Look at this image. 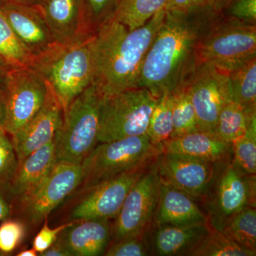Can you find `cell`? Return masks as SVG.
<instances>
[{"label": "cell", "mask_w": 256, "mask_h": 256, "mask_svg": "<svg viewBox=\"0 0 256 256\" xmlns=\"http://www.w3.org/2000/svg\"><path fill=\"white\" fill-rule=\"evenodd\" d=\"M217 10L212 6L165 10L164 22L143 62L138 86L158 98L183 86L200 64L198 42Z\"/></svg>", "instance_id": "obj_1"}, {"label": "cell", "mask_w": 256, "mask_h": 256, "mask_svg": "<svg viewBox=\"0 0 256 256\" xmlns=\"http://www.w3.org/2000/svg\"><path fill=\"white\" fill-rule=\"evenodd\" d=\"M165 14L164 9L160 10L143 26L133 30L111 18L96 32L92 42V84L104 100L139 87L143 62Z\"/></svg>", "instance_id": "obj_2"}, {"label": "cell", "mask_w": 256, "mask_h": 256, "mask_svg": "<svg viewBox=\"0 0 256 256\" xmlns=\"http://www.w3.org/2000/svg\"><path fill=\"white\" fill-rule=\"evenodd\" d=\"M94 37L73 44H57L32 60V68L44 79L63 112L94 82Z\"/></svg>", "instance_id": "obj_3"}, {"label": "cell", "mask_w": 256, "mask_h": 256, "mask_svg": "<svg viewBox=\"0 0 256 256\" xmlns=\"http://www.w3.org/2000/svg\"><path fill=\"white\" fill-rule=\"evenodd\" d=\"M102 100L92 84L63 112L54 138L57 162L82 164L97 146Z\"/></svg>", "instance_id": "obj_4"}, {"label": "cell", "mask_w": 256, "mask_h": 256, "mask_svg": "<svg viewBox=\"0 0 256 256\" xmlns=\"http://www.w3.org/2000/svg\"><path fill=\"white\" fill-rule=\"evenodd\" d=\"M200 64H212L230 72L256 56V25L215 12L198 42Z\"/></svg>", "instance_id": "obj_5"}, {"label": "cell", "mask_w": 256, "mask_h": 256, "mask_svg": "<svg viewBox=\"0 0 256 256\" xmlns=\"http://www.w3.org/2000/svg\"><path fill=\"white\" fill-rule=\"evenodd\" d=\"M100 143L80 164L82 182L88 188L126 172L152 164L164 152L162 144H153L146 133Z\"/></svg>", "instance_id": "obj_6"}, {"label": "cell", "mask_w": 256, "mask_h": 256, "mask_svg": "<svg viewBox=\"0 0 256 256\" xmlns=\"http://www.w3.org/2000/svg\"><path fill=\"white\" fill-rule=\"evenodd\" d=\"M158 99L146 88L136 87L102 100L98 142L146 134Z\"/></svg>", "instance_id": "obj_7"}, {"label": "cell", "mask_w": 256, "mask_h": 256, "mask_svg": "<svg viewBox=\"0 0 256 256\" xmlns=\"http://www.w3.org/2000/svg\"><path fill=\"white\" fill-rule=\"evenodd\" d=\"M203 203L208 226L220 232L230 216L247 207L256 206V175L242 174L230 161L226 163Z\"/></svg>", "instance_id": "obj_8"}, {"label": "cell", "mask_w": 256, "mask_h": 256, "mask_svg": "<svg viewBox=\"0 0 256 256\" xmlns=\"http://www.w3.org/2000/svg\"><path fill=\"white\" fill-rule=\"evenodd\" d=\"M6 107L5 131L13 136L40 110L48 86L32 67L10 69L2 87Z\"/></svg>", "instance_id": "obj_9"}, {"label": "cell", "mask_w": 256, "mask_h": 256, "mask_svg": "<svg viewBox=\"0 0 256 256\" xmlns=\"http://www.w3.org/2000/svg\"><path fill=\"white\" fill-rule=\"evenodd\" d=\"M160 180L156 162L128 192L112 226L114 242L149 233L154 226Z\"/></svg>", "instance_id": "obj_10"}, {"label": "cell", "mask_w": 256, "mask_h": 256, "mask_svg": "<svg viewBox=\"0 0 256 256\" xmlns=\"http://www.w3.org/2000/svg\"><path fill=\"white\" fill-rule=\"evenodd\" d=\"M156 164L160 182L184 192L194 201L203 202L226 163L163 152Z\"/></svg>", "instance_id": "obj_11"}, {"label": "cell", "mask_w": 256, "mask_h": 256, "mask_svg": "<svg viewBox=\"0 0 256 256\" xmlns=\"http://www.w3.org/2000/svg\"><path fill=\"white\" fill-rule=\"evenodd\" d=\"M184 85L194 108L198 129L214 132L222 108L232 101L228 72L201 63Z\"/></svg>", "instance_id": "obj_12"}, {"label": "cell", "mask_w": 256, "mask_h": 256, "mask_svg": "<svg viewBox=\"0 0 256 256\" xmlns=\"http://www.w3.org/2000/svg\"><path fill=\"white\" fill-rule=\"evenodd\" d=\"M151 165L122 173L89 188L87 196L74 208V220L116 218L128 192Z\"/></svg>", "instance_id": "obj_13"}, {"label": "cell", "mask_w": 256, "mask_h": 256, "mask_svg": "<svg viewBox=\"0 0 256 256\" xmlns=\"http://www.w3.org/2000/svg\"><path fill=\"white\" fill-rule=\"evenodd\" d=\"M82 181L80 164L56 162L36 191L24 202L28 218L33 223L46 220L56 207Z\"/></svg>", "instance_id": "obj_14"}, {"label": "cell", "mask_w": 256, "mask_h": 256, "mask_svg": "<svg viewBox=\"0 0 256 256\" xmlns=\"http://www.w3.org/2000/svg\"><path fill=\"white\" fill-rule=\"evenodd\" d=\"M37 6L57 44H73L95 35L88 22L82 0H42Z\"/></svg>", "instance_id": "obj_15"}, {"label": "cell", "mask_w": 256, "mask_h": 256, "mask_svg": "<svg viewBox=\"0 0 256 256\" xmlns=\"http://www.w3.org/2000/svg\"><path fill=\"white\" fill-rule=\"evenodd\" d=\"M0 12L4 15L32 60L57 44L38 6L2 3Z\"/></svg>", "instance_id": "obj_16"}, {"label": "cell", "mask_w": 256, "mask_h": 256, "mask_svg": "<svg viewBox=\"0 0 256 256\" xmlns=\"http://www.w3.org/2000/svg\"><path fill=\"white\" fill-rule=\"evenodd\" d=\"M62 116L63 110L48 86L42 108L26 126L12 136L18 164L31 153L54 140Z\"/></svg>", "instance_id": "obj_17"}, {"label": "cell", "mask_w": 256, "mask_h": 256, "mask_svg": "<svg viewBox=\"0 0 256 256\" xmlns=\"http://www.w3.org/2000/svg\"><path fill=\"white\" fill-rule=\"evenodd\" d=\"M164 152L175 153L212 162L226 163L232 160V144L215 132L197 130L170 138L162 143Z\"/></svg>", "instance_id": "obj_18"}, {"label": "cell", "mask_w": 256, "mask_h": 256, "mask_svg": "<svg viewBox=\"0 0 256 256\" xmlns=\"http://www.w3.org/2000/svg\"><path fill=\"white\" fill-rule=\"evenodd\" d=\"M208 224L205 212L191 197L160 182L154 226H186Z\"/></svg>", "instance_id": "obj_19"}, {"label": "cell", "mask_w": 256, "mask_h": 256, "mask_svg": "<svg viewBox=\"0 0 256 256\" xmlns=\"http://www.w3.org/2000/svg\"><path fill=\"white\" fill-rule=\"evenodd\" d=\"M60 233V239L72 256H96L105 254L112 238L108 220H82Z\"/></svg>", "instance_id": "obj_20"}, {"label": "cell", "mask_w": 256, "mask_h": 256, "mask_svg": "<svg viewBox=\"0 0 256 256\" xmlns=\"http://www.w3.org/2000/svg\"><path fill=\"white\" fill-rule=\"evenodd\" d=\"M210 230L208 224L154 226L149 233L152 256H188Z\"/></svg>", "instance_id": "obj_21"}, {"label": "cell", "mask_w": 256, "mask_h": 256, "mask_svg": "<svg viewBox=\"0 0 256 256\" xmlns=\"http://www.w3.org/2000/svg\"><path fill=\"white\" fill-rule=\"evenodd\" d=\"M56 162L54 140L31 153L18 164L10 191L24 202L36 191Z\"/></svg>", "instance_id": "obj_22"}, {"label": "cell", "mask_w": 256, "mask_h": 256, "mask_svg": "<svg viewBox=\"0 0 256 256\" xmlns=\"http://www.w3.org/2000/svg\"><path fill=\"white\" fill-rule=\"evenodd\" d=\"M232 101L250 114L256 112V56L228 72Z\"/></svg>", "instance_id": "obj_23"}, {"label": "cell", "mask_w": 256, "mask_h": 256, "mask_svg": "<svg viewBox=\"0 0 256 256\" xmlns=\"http://www.w3.org/2000/svg\"><path fill=\"white\" fill-rule=\"evenodd\" d=\"M256 112L250 114L242 106L230 101L222 108L217 119L214 132L225 142L232 144L246 132Z\"/></svg>", "instance_id": "obj_24"}, {"label": "cell", "mask_w": 256, "mask_h": 256, "mask_svg": "<svg viewBox=\"0 0 256 256\" xmlns=\"http://www.w3.org/2000/svg\"><path fill=\"white\" fill-rule=\"evenodd\" d=\"M168 0H122L112 18L129 30L140 28L164 10Z\"/></svg>", "instance_id": "obj_25"}, {"label": "cell", "mask_w": 256, "mask_h": 256, "mask_svg": "<svg viewBox=\"0 0 256 256\" xmlns=\"http://www.w3.org/2000/svg\"><path fill=\"white\" fill-rule=\"evenodd\" d=\"M242 246L256 252V206H249L230 216L220 230Z\"/></svg>", "instance_id": "obj_26"}, {"label": "cell", "mask_w": 256, "mask_h": 256, "mask_svg": "<svg viewBox=\"0 0 256 256\" xmlns=\"http://www.w3.org/2000/svg\"><path fill=\"white\" fill-rule=\"evenodd\" d=\"M0 62L9 69L31 67L32 58L0 12Z\"/></svg>", "instance_id": "obj_27"}, {"label": "cell", "mask_w": 256, "mask_h": 256, "mask_svg": "<svg viewBox=\"0 0 256 256\" xmlns=\"http://www.w3.org/2000/svg\"><path fill=\"white\" fill-rule=\"evenodd\" d=\"M172 94L173 120L172 137L200 130L196 112L186 86L178 88Z\"/></svg>", "instance_id": "obj_28"}, {"label": "cell", "mask_w": 256, "mask_h": 256, "mask_svg": "<svg viewBox=\"0 0 256 256\" xmlns=\"http://www.w3.org/2000/svg\"><path fill=\"white\" fill-rule=\"evenodd\" d=\"M172 132V94H166L158 99L146 133L153 144H159L170 139Z\"/></svg>", "instance_id": "obj_29"}, {"label": "cell", "mask_w": 256, "mask_h": 256, "mask_svg": "<svg viewBox=\"0 0 256 256\" xmlns=\"http://www.w3.org/2000/svg\"><path fill=\"white\" fill-rule=\"evenodd\" d=\"M256 252L242 246L220 232L212 230L188 256H255Z\"/></svg>", "instance_id": "obj_30"}, {"label": "cell", "mask_w": 256, "mask_h": 256, "mask_svg": "<svg viewBox=\"0 0 256 256\" xmlns=\"http://www.w3.org/2000/svg\"><path fill=\"white\" fill-rule=\"evenodd\" d=\"M230 163L239 172L256 175V118L252 120L245 134L232 143Z\"/></svg>", "instance_id": "obj_31"}, {"label": "cell", "mask_w": 256, "mask_h": 256, "mask_svg": "<svg viewBox=\"0 0 256 256\" xmlns=\"http://www.w3.org/2000/svg\"><path fill=\"white\" fill-rule=\"evenodd\" d=\"M122 0H82L88 22L94 34L112 18Z\"/></svg>", "instance_id": "obj_32"}, {"label": "cell", "mask_w": 256, "mask_h": 256, "mask_svg": "<svg viewBox=\"0 0 256 256\" xmlns=\"http://www.w3.org/2000/svg\"><path fill=\"white\" fill-rule=\"evenodd\" d=\"M149 233L134 236L114 242L110 246H108L104 255L106 256H152Z\"/></svg>", "instance_id": "obj_33"}, {"label": "cell", "mask_w": 256, "mask_h": 256, "mask_svg": "<svg viewBox=\"0 0 256 256\" xmlns=\"http://www.w3.org/2000/svg\"><path fill=\"white\" fill-rule=\"evenodd\" d=\"M18 168V160L12 142L6 132L0 133V184L12 180Z\"/></svg>", "instance_id": "obj_34"}, {"label": "cell", "mask_w": 256, "mask_h": 256, "mask_svg": "<svg viewBox=\"0 0 256 256\" xmlns=\"http://www.w3.org/2000/svg\"><path fill=\"white\" fill-rule=\"evenodd\" d=\"M25 235V226L16 220H6L0 226V252L9 254L20 245Z\"/></svg>", "instance_id": "obj_35"}, {"label": "cell", "mask_w": 256, "mask_h": 256, "mask_svg": "<svg viewBox=\"0 0 256 256\" xmlns=\"http://www.w3.org/2000/svg\"><path fill=\"white\" fill-rule=\"evenodd\" d=\"M222 12L229 18L256 25V0H230Z\"/></svg>", "instance_id": "obj_36"}, {"label": "cell", "mask_w": 256, "mask_h": 256, "mask_svg": "<svg viewBox=\"0 0 256 256\" xmlns=\"http://www.w3.org/2000/svg\"><path fill=\"white\" fill-rule=\"evenodd\" d=\"M73 224L74 222H72V223L63 224L55 228H50L48 226L47 220H45L43 227L37 234L34 240L33 248L40 254L44 252L46 249L52 246L56 242L58 235Z\"/></svg>", "instance_id": "obj_37"}, {"label": "cell", "mask_w": 256, "mask_h": 256, "mask_svg": "<svg viewBox=\"0 0 256 256\" xmlns=\"http://www.w3.org/2000/svg\"><path fill=\"white\" fill-rule=\"evenodd\" d=\"M212 4L213 0H168L164 10L166 11L184 12L212 6Z\"/></svg>", "instance_id": "obj_38"}, {"label": "cell", "mask_w": 256, "mask_h": 256, "mask_svg": "<svg viewBox=\"0 0 256 256\" xmlns=\"http://www.w3.org/2000/svg\"><path fill=\"white\" fill-rule=\"evenodd\" d=\"M40 255L43 256H72V254L64 247L60 240L57 242H56L52 246L48 248Z\"/></svg>", "instance_id": "obj_39"}, {"label": "cell", "mask_w": 256, "mask_h": 256, "mask_svg": "<svg viewBox=\"0 0 256 256\" xmlns=\"http://www.w3.org/2000/svg\"><path fill=\"white\" fill-rule=\"evenodd\" d=\"M10 214L9 202L6 200L2 190L0 188V222L8 218Z\"/></svg>", "instance_id": "obj_40"}, {"label": "cell", "mask_w": 256, "mask_h": 256, "mask_svg": "<svg viewBox=\"0 0 256 256\" xmlns=\"http://www.w3.org/2000/svg\"><path fill=\"white\" fill-rule=\"evenodd\" d=\"M5 122H6V107H5L4 96L1 88L0 89V133L6 132Z\"/></svg>", "instance_id": "obj_41"}, {"label": "cell", "mask_w": 256, "mask_h": 256, "mask_svg": "<svg viewBox=\"0 0 256 256\" xmlns=\"http://www.w3.org/2000/svg\"><path fill=\"white\" fill-rule=\"evenodd\" d=\"M42 0H0L2 3H15V4L30 5V6H38Z\"/></svg>", "instance_id": "obj_42"}, {"label": "cell", "mask_w": 256, "mask_h": 256, "mask_svg": "<svg viewBox=\"0 0 256 256\" xmlns=\"http://www.w3.org/2000/svg\"><path fill=\"white\" fill-rule=\"evenodd\" d=\"M10 69L0 62V89L2 87L5 78H6V74L9 72Z\"/></svg>", "instance_id": "obj_43"}, {"label": "cell", "mask_w": 256, "mask_h": 256, "mask_svg": "<svg viewBox=\"0 0 256 256\" xmlns=\"http://www.w3.org/2000/svg\"><path fill=\"white\" fill-rule=\"evenodd\" d=\"M229 1H230V0H213L212 6H213L215 9L222 11V10L226 6Z\"/></svg>", "instance_id": "obj_44"}, {"label": "cell", "mask_w": 256, "mask_h": 256, "mask_svg": "<svg viewBox=\"0 0 256 256\" xmlns=\"http://www.w3.org/2000/svg\"><path fill=\"white\" fill-rule=\"evenodd\" d=\"M37 252L34 248L28 249V250H22L18 252V256H36Z\"/></svg>", "instance_id": "obj_45"}]
</instances>
